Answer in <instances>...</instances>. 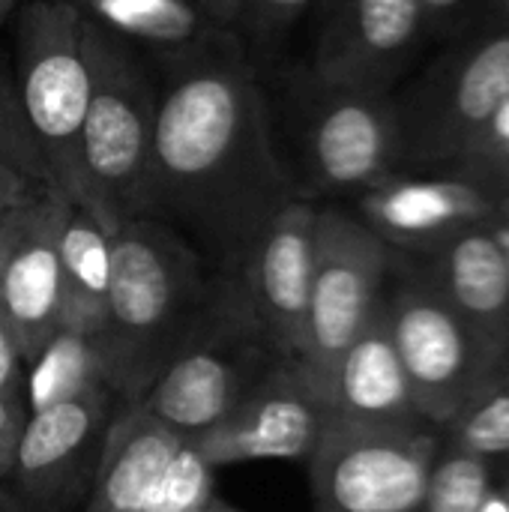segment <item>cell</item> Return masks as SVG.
Wrapping results in <instances>:
<instances>
[{
  "label": "cell",
  "mask_w": 509,
  "mask_h": 512,
  "mask_svg": "<svg viewBox=\"0 0 509 512\" xmlns=\"http://www.w3.org/2000/svg\"><path fill=\"white\" fill-rule=\"evenodd\" d=\"M60 327L99 339L111 285V234L84 207L66 204L60 237Z\"/></svg>",
  "instance_id": "cell-20"
},
{
  "label": "cell",
  "mask_w": 509,
  "mask_h": 512,
  "mask_svg": "<svg viewBox=\"0 0 509 512\" xmlns=\"http://www.w3.org/2000/svg\"><path fill=\"white\" fill-rule=\"evenodd\" d=\"M330 408L297 360L270 363L240 402L207 432L192 438L201 459L216 468L249 462H306L330 426Z\"/></svg>",
  "instance_id": "cell-12"
},
{
  "label": "cell",
  "mask_w": 509,
  "mask_h": 512,
  "mask_svg": "<svg viewBox=\"0 0 509 512\" xmlns=\"http://www.w3.org/2000/svg\"><path fill=\"white\" fill-rule=\"evenodd\" d=\"M213 474L189 438L141 402H120L84 512H204L216 495Z\"/></svg>",
  "instance_id": "cell-10"
},
{
  "label": "cell",
  "mask_w": 509,
  "mask_h": 512,
  "mask_svg": "<svg viewBox=\"0 0 509 512\" xmlns=\"http://www.w3.org/2000/svg\"><path fill=\"white\" fill-rule=\"evenodd\" d=\"M66 201L39 195L0 222V315L24 366L60 327L57 237Z\"/></svg>",
  "instance_id": "cell-15"
},
{
  "label": "cell",
  "mask_w": 509,
  "mask_h": 512,
  "mask_svg": "<svg viewBox=\"0 0 509 512\" xmlns=\"http://www.w3.org/2000/svg\"><path fill=\"white\" fill-rule=\"evenodd\" d=\"M279 357L255 333L234 279L222 276L219 303L192 339L156 372L141 405L183 438L216 426Z\"/></svg>",
  "instance_id": "cell-7"
},
{
  "label": "cell",
  "mask_w": 509,
  "mask_h": 512,
  "mask_svg": "<svg viewBox=\"0 0 509 512\" xmlns=\"http://www.w3.org/2000/svg\"><path fill=\"white\" fill-rule=\"evenodd\" d=\"M282 117L291 129L297 198L366 192L402 165V129L387 93L339 87L309 69L282 87Z\"/></svg>",
  "instance_id": "cell-5"
},
{
  "label": "cell",
  "mask_w": 509,
  "mask_h": 512,
  "mask_svg": "<svg viewBox=\"0 0 509 512\" xmlns=\"http://www.w3.org/2000/svg\"><path fill=\"white\" fill-rule=\"evenodd\" d=\"M318 207L294 198L261 231L234 279L240 303L279 360H300L306 342L309 294L315 273Z\"/></svg>",
  "instance_id": "cell-14"
},
{
  "label": "cell",
  "mask_w": 509,
  "mask_h": 512,
  "mask_svg": "<svg viewBox=\"0 0 509 512\" xmlns=\"http://www.w3.org/2000/svg\"><path fill=\"white\" fill-rule=\"evenodd\" d=\"M156 87L147 216L177 231L216 276H234L297 198L267 90L234 33L168 54Z\"/></svg>",
  "instance_id": "cell-1"
},
{
  "label": "cell",
  "mask_w": 509,
  "mask_h": 512,
  "mask_svg": "<svg viewBox=\"0 0 509 512\" xmlns=\"http://www.w3.org/2000/svg\"><path fill=\"white\" fill-rule=\"evenodd\" d=\"M465 0H423V12H426V21H441V18H450Z\"/></svg>",
  "instance_id": "cell-33"
},
{
  "label": "cell",
  "mask_w": 509,
  "mask_h": 512,
  "mask_svg": "<svg viewBox=\"0 0 509 512\" xmlns=\"http://www.w3.org/2000/svg\"><path fill=\"white\" fill-rule=\"evenodd\" d=\"M15 390H24V357L18 351L12 330L0 315V396Z\"/></svg>",
  "instance_id": "cell-30"
},
{
  "label": "cell",
  "mask_w": 509,
  "mask_h": 512,
  "mask_svg": "<svg viewBox=\"0 0 509 512\" xmlns=\"http://www.w3.org/2000/svg\"><path fill=\"white\" fill-rule=\"evenodd\" d=\"M108 234L111 285L99 348L117 399L138 402L156 372L210 318L222 276L159 219H123Z\"/></svg>",
  "instance_id": "cell-2"
},
{
  "label": "cell",
  "mask_w": 509,
  "mask_h": 512,
  "mask_svg": "<svg viewBox=\"0 0 509 512\" xmlns=\"http://www.w3.org/2000/svg\"><path fill=\"white\" fill-rule=\"evenodd\" d=\"M312 3L318 0H249L234 27L246 57L252 63L273 57L300 18L312 9Z\"/></svg>",
  "instance_id": "cell-25"
},
{
  "label": "cell",
  "mask_w": 509,
  "mask_h": 512,
  "mask_svg": "<svg viewBox=\"0 0 509 512\" xmlns=\"http://www.w3.org/2000/svg\"><path fill=\"white\" fill-rule=\"evenodd\" d=\"M78 9L123 42L162 54H183L228 33L210 21L198 0H75Z\"/></svg>",
  "instance_id": "cell-21"
},
{
  "label": "cell",
  "mask_w": 509,
  "mask_h": 512,
  "mask_svg": "<svg viewBox=\"0 0 509 512\" xmlns=\"http://www.w3.org/2000/svg\"><path fill=\"white\" fill-rule=\"evenodd\" d=\"M324 402L339 423L366 429H432L414 402L396 354L384 297L360 336L336 360L324 384Z\"/></svg>",
  "instance_id": "cell-18"
},
{
  "label": "cell",
  "mask_w": 509,
  "mask_h": 512,
  "mask_svg": "<svg viewBox=\"0 0 509 512\" xmlns=\"http://www.w3.org/2000/svg\"><path fill=\"white\" fill-rule=\"evenodd\" d=\"M438 429H366L330 420L306 459L315 512H423Z\"/></svg>",
  "instance_id": "cell-9"
},
{
  "label": "cell",
  "mask_w": 509,
  "mask_h": 512,
  "mask_svg": "<svg viewBox=\"0 0 509 512\" xmlns=\"http://www.w3.org/2000/svg\"><path fill=\"white\" fill-rule=\"evenodd\" d=\"M90 21L75 0H33L15 30V99L48 192L81 207V126L90 102Z\"/></svg>",
  "instance_id": "cell-4"
},
{
  "label": "cell",
  "mask_w": 509,
  "mask_h": 512,
  "mask_svg": "<svg viewBox=\"0 0 509 512\" xmlns=\"http://www.w3.org/2000/svg\"><path fill=\"white\" fill-rule=\"evenodd\" d=\"M486 225H489L492 237H495L498 246H501V255H504V264H507L509 273V195H504V198L498 201V207H495V213H492V219H489Z\"/></svg>",
  "instance_id": "cell-32"
},
{
  "label": "cell",
  "mask_w": 509,
  "mask_h": 512,
  "mask_svg": "<svg viewBox=\"0 0 509 512\" xmlns=\"http://www.w3.org/2000/svg\"><path fill=\"white\" fill-rule=\"evenodd\" d=\"M27 417H30V408H27L24 390L0 396V483H9L12 477Z\"/></svg>",
  "instance_id": "cell-28"
},
{
  "label": "cell",
  "mask_w": 509,
  "mask_h": 512,
  "mask_svg": "<svg viewBox=\"0 0 509 512\" xmlns=\"http://www.w3.org/2000/svg\"><path fill=\"white\" fill-rule=\"evenodd\" d=\"M309 72L327 84L387 93L423 24V0H321Z\"/></svg>",
  "instance_id": "cell-16"
},
{
  "label": "cell",
  "mask_w": 509,
  "mask_h": 512,
  "mask_svg": "<svg viewBox=\"0 0 509 512\" xmlns=\"http://www.w3.org/2000/svg\"><path fill=\"white\" fill-rule=\"evenodd\" d=\"M0 162L15 168L18 174H24L42 192H48V174H45L42 159H39V153L33 147V138L27 132V123H24V114L18 108L15 90L3 78H0Z\"/></svg>",
  "instance_id": "cell-27"
},
{
  "label": "cell",
  "mask_w": 509,
  "mask_h": 512,
  "mask_svg": "<svg viewBox=\"0 0 509 512\" xmlns=\"http://www.w3.org/2000/svg\"><path fill=\"white\" fill-rule=\"evenodd\" d=\"M509 96V30L438 66L399 111L402 165H453Z\"/></svg>",
  "instance_id": "cell-11"
},
{
  "label": "cell",
  "mask_w": 509,
  "mask_h": 512,
  "mask_svg": "<svg viewBox=\"0 0 509 512\" xmlns=\"http://www.w3.org/2000/svg\"><path fill=\"white\" fill-rule=\"evenodd\" d=\"M393 261L396 252L360 216L318 207L306 342L297 363L321 399L336 360L375 315Z\"/></svg>",
  "instance_id": "cell-8"
},
{
  "label": "cell",
  "mask_w": 509,
  "mask_h": 512,
  "mask_svg": "<svg viewBox=\"0 0 509 512\" xmlns=\"http://www.w3.org/2000/svg\"><path fill=\"white\" fill-rule=\"evenodd\" d=\"M204 512H249V510H240V507H234L231 501H225V498L216 492V495L210 498V504H207V510Z\"/></svg>",
  "instance_id": "cell-35"
},
{
  "label": "cell",
  "mask_w": 509,
  "mask_h": 512,
  "mask_svg": "<svg viewBox=\"0 0 509 512\" xmlns=\"http://www.w3.org/2000/svg\"><path fill=\"white\" fill-rule=\"evenodd\" d=\"M198 3L210 15V21L216 27L234 33V27H237V21H240V15H243V9H246L249 0H198Z\"/></svg>",
  "instance_id": "cell-31"
},
{
  "label": "cell",
  "mask_w": 509,
  "mask_h": 512,
  "mask_svg": "<svg viewBox=\"0 0 509 512\" xmlns=\"http://www.w3.org/2000/svg\"><path fill=\"white\" fill-rule=\"evenodd\" d=\"M456 177L474 180L495 195H509V96L492 123L450 165Z\"/></svg>",
  "instance_id": "cell-26"
},
{
  "label": "cell",
  "mask_w": 509,
  "mask_h": 512,
  "mask_svg": "<svg viewBox=\"0 0 509 512\" xmlns=\"http://www.w3.org/2000/svg\"><path fill=\"white\" fill-rule=\"evenodd\" d=\"M87 39L93 87L78 147L81 207L111 231L147 216L159 87L123 39L93 21Z\"/></svg>",
  "instance_id": "cell-3"
},
{
  "label": "cell",
  "mask_w": 509,
  "mask_h": 512,
  "mask_svg": "<svg viewBox=\"0 0 509 512\" xmlns=\"http://www.w3.org/2000/svg\"><path fill=\"white\" fill-rule=\"evenodd\" d=\"M0 512H30L24 501L9 489V483H0Z\"/></svg>",
  "instance_id": "cell-34"
},
{
  "label": "cell",
  "mask_w": 509,
  "mask_h": 512,
  "mask_svg": "<svg viewBox=\"0 0 509 512\" xmlns=\"http://www.w3.org/2000/svg\"><path fill=\"white\" fill-rule=\"evenodd\" d=\"M495 6H498L504 15H509V0H495Z\"/></svg>",
  "instance_id": "cell-37"
},
{
  "label": "cell",
  "mask_w": 509,
  "mask_h": 512,
  "mask_svg": "<svg viewBox=\"0 0 509 512\" xmlns=\"http://www.w3.org/2000/svg\"><path fill=\"white\" fill-rule=\"evenodd\" d=\"M426 258V273L468 324L498 381L509 372V273L498 240L489 225H474Z\"/></svg>",
  "instance_id": "cell-19"
},
{
  "label": "cell",
  "mask_w": 509,
  "mask_h": 512,
  "mask_svg": "<svg viewBox=\"0 0 509 512\" xmlns=\"http://www.w3.org/2000/svg\"><path fill=\"white\" fill-rule=\"evenodd\" d=\"M12 6H15V0H0V24H3L6 18H9Z\"/></svg>",
  "instance_id": "cell-36"
},
{
  "label": "cell",
  "mask_w": 509,
  "mask_h": 512,
  "mask_svg": "<svg viewBox=\"0 0 509 512\" xmlns=\"http://www.w3.org/2000/svg\"><path fill=\"white\" fill-rule=\"evenodd\" d=\"M393 270L399 276L384 288L387 327L423 420L444 432L495 378L474 333L426 267L396 258Z\"/></svg>",
  "instance_id": "cell-6"
},
{
  "label": "cell",
  "mask_w": 509,
  "mask_h": 512,
  "mask_svg": "<svg viewBox=\"0 0 509 512\" xmlns=\"http://www.w3.org/2000/svg\"><path fill=\"white\" fill-rule=\"evenodd\" d=\"M93 390H111V384L105 375L99 339L84 336L78 330L57 327V333L42 345V351L24 366V399L30 411Z\"/></svg>",
  "instance_id": "cell-22"
},
{
  "label": "cell",
  "mask_w": 509,
  "mask_h": 512,
  "mask_svg": "<svg viewBox=\"0 0 509 512\" xmlns=\"http://www.w3.org/2000/svg\"><path fill=\"white\" fill-rule=\"evenodd\" d=\"M441 435L465 453L486 459L509 456V372L489 384Z\"/></svg>",
  "instance_id": "cell-24"
},
{
  "label": "cell",
  "mask_w": 509,
  "mask_h": 512,
  "mask_svg": "<svg viewBox=\"0 0 509 512\" xmlns=\"http://www.w3.org/2000/svg\"><path fill=\"white\" fill-rule=\"evenodd\" d=\"M495 459L465 453L444 441L429 471L423 512H480L495 489Z\"/></svg>",
  "instance_id": "cell-23"
},
{
  "label": "cell",
  "mask_w": 509,
  "mask_h": 512,
  "mask_svg": "<svg viewBox=\"0 0 509 512\" xmlns=\"http://www.w3.org/2000/svg\"><path fill=\"white\" fill-rule=\"evenodd\" d=\"M117 405L114 390H93L30 411L9 477L27 510L72 512L87 501Z\"/></svg>",
  "instance_id": "cell-13"
},
{
  "label": "cell",
  "mask_w": 509,
  "mask_h": 512,
  "mask_svg": "<svg viewBox=\"0 0 509 512\" xmlns=\"http://www.w3.org/2000/svg\"><path fill=\"white\" fill-rule=\"evenodd\" d=\"M39 195H48V192H42V189H39L36 183H30L24 174H18V171L9 168L6 162H0V222H3L9 213H15L18 207L36 201Z\"/></svg>",
  "instance_id": "cell-29"
},
{
  "label": "cell",
  "mask_w": 509,
  "mask_h": 512,
  "mask_svg": "<svg viewBox=\"0 0 509 512\" xmlns=\"http://www.w3.org/2000/svg\"><path fill=\"white\" fill-rule=\"evenodd\" d=\"M501 195L465 177L393 174L360 192V219L393 249L432 255L456 234L486 225Z\"/></svg>",
  "instance_id": "cell-17"
}]
</instances>
